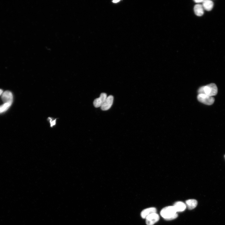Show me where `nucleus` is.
<instances>
[{"label": "nucleus", "instance_id": "obj_1", "mask_svg": "<svg viewBox=\"0 0 225 225\" xmlns=\"http://www.w3.org/2000/svg\"><path fill=\"white\" fill-rule=\"evenodd\" d=\"M174 206H168L162 209L160 211L161 216L167 221L175 219L178 216Z\"/></svg>", "mask_w": 225, "mask_h": 225}, {"label": "nucleus", "instance_id": "obj_2", "mask_svg": "<svg viewBox=\"0 0 225 225\" xmlns=\"http://www.w3.org/2000/svg\"><path fill=\"white\" fill-rule=\"evenodd\" d=\"M198 92L199 94H204L212 96L217 94L218 88L215 84L211 83L200 87L198 90Z\"/></svg>", "mask_w": 225, "mask_h": 225}, {"label": "nucleus", "instance_id": "obj_3", "mask_svg": "<svg viewBox=\"0 0 225 225\" xmlns=\"http://www.w3.org/2000/svg\"><path fill=\"white\" fill-rule=\"evenodd\" d=\"M197 99L198 101L204 104L211 105L215 102V99L212 96H210L204 94H199Z\"/></svg>", "mask_w": 225, "mask_h": 225}, {"label": "nucleus", "instance_id": "obj_4", "mask_svg": "<svg viewBox=\"0 0 225 225\" xmlns=\"http://www.w3.org/2000/svg\"><path fill=\"white\" fill-rule=\"evenodd\" d=\"M147 225H153L160 220L159 215L156 213H153L149 215L146 219Z\"/></svg>", "mask_w": 225, "mask_h": 225}, {"label": "nucleus", "instance_id": "obj_5", "mask_svg": "<svg viewBox=\"0 0 225 225\" xmlns=\"http://www.w3.org/2000/svg\"><path fill=\"white\" fill-rule=\"evenodd\" d=\"M13 96L12 93L10 91H6L2 94L1 99L4 103L12 104L13 102Z\"/></svg>", "mask_w": 225, "mask_h": 225}, {"label": "nucleus", "instance_id": "obj_6", "mask_svg": "<svg viewBox=\"0 0 225 225\" xmlns=\"http://www.w3.org/2000/svg\"><path fill=\"white\" fill-rule=\"evenodd\" d=\"M107 94L105 93H102L99 98L96 99L93 102V104L96 108L101 107L106 99L107 98Z\"/></svg>", "mask_w": 225, "mask_h": 225}, {"label": "nucleus", "instance_id": "obj_7", "mask_svg": "<svg viewBox=\"0 0 225 225\" xmlns=\"http://www.w3.org/2000/svg\"><path fill=\"white\" fill-rule=\"evenodd\" d=\"M114 101L113 96L110 95L107 97L105 101L101 106V109L104 111L107 110L111 107Z\"/></svg>", "mask_w": 225, "mask_h": 225}, {"label": "nucleus", "instance_id": "obj_8", "mask_svg": "<svg viewBox=\"0 0 225 225\" xmlns=\"http://www.w3.org/2000/svg\"><path fill=\"white\" fill-rule=\"evenodd\" d=\"M157 210L154 207L149 208L143 210L141 212V216L143 219H146L149 215L156 213Z\"/></svg>", "mask_w": 225, "mask_h": 225}, {"label": "nucleus", "instance_id": "obj_9", "mask_svg": "<svg viewBox=\"0 0 225 225\" xmlns=\"http://www.w3.org/2000/svg\"><path fill=\"white\" fill-rule=\"evenodd\" d=\"M173 206L177 212L184 211L186 208V204L181 201H178L175 203Z\"/></svg>", "mask_w": 225, "mask_h": 225}, {"label": "nucleus", "instance_id": "obj_10", "mask_svg": "<svg viewBox=\"0 0 225 225\" xmlns=\"http://www.w3.org/2000/svg\"><path fill=\"white\" fill-rule=\"evenodd\" d=\"M194 11L196 15L198 16H202L204 14V9L201 4L196 5L194 8Z\"/></svg>", "mask_w": 225, "mask_h": 225}, {"label": "nucleus", "instance_id": "obj_11", "mask_svg": "<svg viewBox=\"0 0 225 225\" xmlns=\"http://www.w3.org/2000/svg\"><path fill=\"white\" fill-rule=\"evenodd\" d=\"M186 207L189 210H192L196 208L198 204V202L196 200L190 199L187 200L186 201Z\"/></svg>", "mask_w": 225, "mask_h": 225}, {"label": "nucleus", "instance_id": "obj_12", "mask_svg": "<svg viewBox=\"0 0 225 225\" xmlns=\"http://www.w3.org/2000/svg\"><path fill=\"white\" fill-rule=\"evenodd\" d=\"M202 6L204 9L210 11L213 8L214 3L212 1L210 0H205L203 2Z\"/></svg>", "mask_w": 225, "mask_h": 225}, {"label": "nucleus", "instance_id": "obj_13", "mask_svg": "<svg viewBox=\"0 0 225 225\" xmlns=\"http://www.w3.org/2000/svg\"><path fill=\"white\" fill-rule=\"evenodd\" d=\"M12 104L10 103H4L0 106V114L7 111L10 107Z\"/></svg>", "mask_w": 225, "mask_h": 225}, {"label": "nucleus", "instance_id": "obj_14", "mask_svg": "<svg viewBox=\"0 0 225 225\" xmlns=\"http://www.w3.org/2000/svg\"><path fill=\"white\" fill-rule=\"evenodd\" d=\"M48 121L50 123V126L53 127L55 126L56 123V119L54 118L51 117H49L48 118Z\"/></svg>", "mask_w": 225, "mask_h": 225}, {"label": "nucleus", "instance_id": "obj_15", "mask_svg": "<svg viewBox=\"0 0 225 225\" xmlns=\"http://www.w3.org/2000/svg\"><path fill=\"white\" fill-rule=\"evenodd\" d=\"M194 1L196 3H199L203 2L204 1L203 0H195V1Z\"/></svg>", "mask_w": 225, "mask_h": 225}, {"label": "nucleus", "instance_id": "obj_16", "mask_svg": "<svg viewBox=\"0 0 225 225\" xmlns=\"http://www.w3.org/2000/svg\"><path fill=\"white\" fill-rule=\"evenodd\" d=\"M3 93V91L1 89H0V96L2 95Z\"/></svg>", "mask_w": 225, "mask_h": 225}, {"label": "nucleus", "instance_id": "obj_17", "mask_svg": "<svg viewBox=\"0 0 225 225\" xmlns=\"http://www.w3.org/2000/svg\"><path fill=\"white\" fill-rule=\"evenodd\" d=\"M119 1H112V2L114 3H117Z\"/></svg>", "mask_w": 225, "mask_h": 225}, {"label": "nucleus", "instance_id": "obj_18", "mask_svg": "<svg viewBox=\"0 0 225 225\" xmlns=\"http://www.w3.org/2000/svg\"><path fill=\"white\" fill-rule=\"evenodd\" d=\"M224 157H225V155H224Z\"/></svg>", "mask_w": 225, "mask_h": 225}]
</instances>
